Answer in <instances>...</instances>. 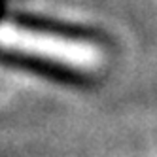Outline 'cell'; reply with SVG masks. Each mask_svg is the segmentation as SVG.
I'll return each instance as SVG.
<instances>
[{"label":"cell","instance_id":"1","mask_svg":"<svg viewBox=\"0 0 157 157\" xmlns=\"http://www.w3.org/2000/svg\"><path fill=\"white\" fill-rule=\"evenodd\" d=\"M0 49L80 74H98L108 64L106 48L95 40L13 21H0Z\"/></svg>","mask_w":157,"mask_h":157}]
</instances>
